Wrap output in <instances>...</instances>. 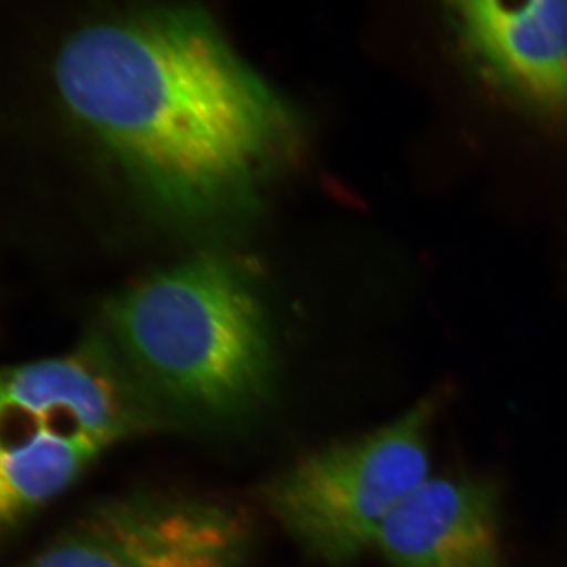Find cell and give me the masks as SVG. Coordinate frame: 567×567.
<instances>
[{
	"instance_id": "3",
	"label": "cell",
	"mask_w": 567,
	"mask_h": 567,
	"mask_svg": "<svg viewBox=\"0 0 567 567\" xmlns=\"http://www.w3.org/2000/svg\"><path fill=\"white\" fill-rule=\"evenodd\" d=\"M142 424L136 386L95 336L58 357L0 365V546Z\"/></svg>"
},
{
	"instance_id": "5",
	"label": "cell",
	"mask_w": 567,
	"mask_h": 567,
	"mask_svg": "<svg viewBox=\"0 0 567 567\" xmlns=\"http://www.w3.org/2000/svg\"><path fill=\"white\" fill-rule=\"evenodd\" d=\"M251 543L237 507L132 494L89 507L21 567H244Z\"/></svg>"
},
{
	"instance_id": "1",
	"label": "cell",
	"mask_w": 567,
	"mask_h": 567,
	"mask_svg": "<svg viewBox=\"0 0 567 567\" xmlns=\"http://www.w3.org/2000/svg\"><path fill=\"white\" fill-rule=\"evenodd\" d=\"M59 102L164 221L249 218L300 147L287 100L193 6L93 22L54 61Z\"/></svg>"
},
{
	"instance_id": "4",
	"label": "cell",
	"mask_w": 567,
	"mask_h": 567,
	"mask_svg": "<svg viewBox=\"0 0 567 567\" xmlns=\"http://www.w3.org/2000/svg\"><path fill=\"white\" fill-rule=\"evenodd\" d=\"M439 405V395H427L379 431L301 457L268 487L271 514L312 557L353 561L429 480L427 431Z\"/></svg>"
},
{
	"instance_id": "7",
	"label": "cell",
	"mask_w": 567,
	"mask_h": 567,
	"mask_svg": "<svg viewBox=\"0 0 567 567\" xmlns=\"http://www.w3.org/2000/svg\"><path fill=\"white\" fill-rule=\"evenodd\" d=\"M375 546L393 567H505L498 492L486 481L425 480L391 511Z\"/></svg>"
},
{
	"instance_id": "6",
	"label": "cell",
	"mask_w": 567,
	"mask_h": 567,
	"mask_svg": "<svg viewBox=\"0 0 567 567\" xmlns=\"http://www.w3.org/2000/svg\"><path fill=\"white\" fill-rule=\"evenodd\" d=\"M468 70L527 121L567 134V0H440Z\"/></svg>"
},
{
	"instance_id": "2",
	"label": "cell",
	"mask_w": 567,
	"mask_h": 567,
	"mask_svg": "<svg viewBox=\"0 0 567 567\" xmlns=\"http://www.w3.org/2000/svg\"><path fill=\"white\" fill-rule=\"evenodd\" d=\"M104 333L166 415L203 424L251 416L274 390L270 324L249 276L194 257L115 295Z\"/></svg>"
}]
</instances>
